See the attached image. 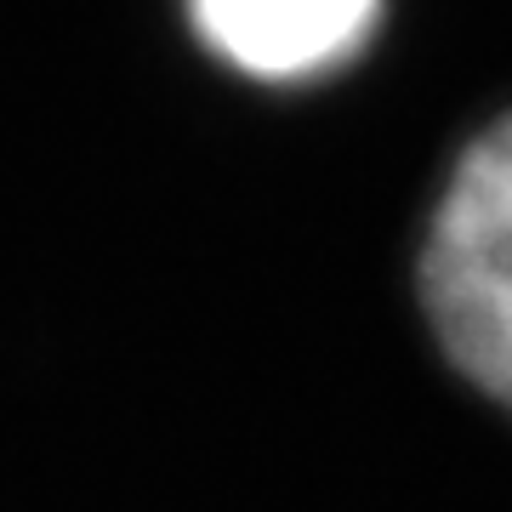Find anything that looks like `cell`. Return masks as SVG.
Segmentation results:
<instances>
[{
	"label": "cell",
	"mask_w": 512,
	"mask_h": 512,
	"mask_svg": "<svg viewBox=\"0 0 512 512\" xmlns=\"http://www.w3.org/2000/svg\"><path fill=\"white\" fill-rule=\"evenodd\" d=\"M416 296L444 359L512 410V114L456 154L416 251Z\"/></svg>",
	"instance_id": "6da1fadb"
},
{
	"label": "cell",
	"mask_w": 512,
	"mask_h": 512,
	"mask_svg": "<svg viewBox=\"0 0 512 512\" xmlns=\"http://www.w3.org/2000/svg\"><path fill=\"white\" fill-rule=\"evenodd\" d=\"M382 0H188L205 52L262 86L348 69L376 35Z\"/></svg>",
	"instance_id": "7a4b0ae2"
}]
</instances>
